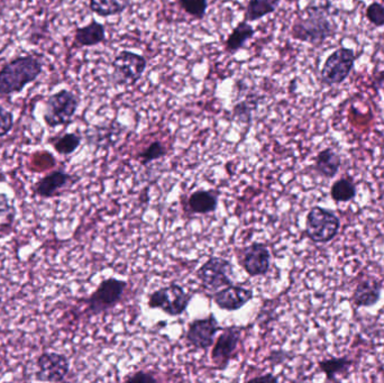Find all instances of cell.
I'll list each match as a JSON object with an SVG mask.
<instances>
[{
	"instance_id": "obj_29",
	"label": "cell",
	"mask_w": 384,
	"mask_h": 383,
	"mask_svg": "<svg viewBox=\"0 0 384 383\" xmlns=\"http://www.w3.org/2000/svg\"><path fill=\"white\" fill-rule=\"evenodd\" d=\"M366 19H369L371 24L374 25L375 28H382L384 26V6L382 3H371L366 8Z\"/></svg>"
},
{
	"instance_id": "obj_25",
	"label": "cell",
	"mask_w": 384,
	"mask_h": 383,
	"mask_svg": "<svg viewBox=\"0 0 384 383\" xmlns=\"http://www.w3.org/2000/svg\"><path fill=\"white\" fill-rule=\"evenodd\" d=\"M356 186L351 178H342L334 182L330 196L335 202H348L356 197Z\"/></svg>"
},
{
	"instance_id": "obj_7",
	"label": "cell",
	"mask_w": 384,
	"mask_h": 383,
	"mask_svg": "<svg viewBox=\"0 0 384 383\" xmlns=\"http://www.w3.org/2000/svg\"><path fill=\"white\" fill-rule=\"evenodd\" d=\"M356 55L354 50L339 48L326 59L321 68V82L326 86L340 85L354 69Z\"/></svg>"
},
{
	"instance_id": "obj_22",
	"label": "cell",
	"mask_w": 384,
	"mask_h": 383,
	"mask_svg": "<svg viewBox=\"0 0 384 383\" xmlns=\"http://www.w3.org/2000/svg\"><path fill=\"white\" fill-rule=\"evenodd\" d=\"M281 0H249L244 12V21H256L273 14L280 6Z\"/></svg>"
},
{
	"instance_id": "obj_1",
	"label": "cell",
	"mask_w": 384,
	"mask_h": 383,
	"mask_svg": "<svg viewBox=\"0 0 384 383\" xmlns=\"http://www.w3.org/2000/svg\"><path fill=\"white\" fill-rule=\"evenodd\" d=\"M336 26L329 19L327 8L321 5L310 3L299 12L291 26L292 39L319 46L333 37Z\"/></svg>"
},
{
	"instance_id": "obj_28",
	"label": "cell",
	"mask_w": 384,
	"mask_h": 383,
	"mask_svg": "<svg viewBox=\"0 0 384 383\" xmlns=\"http://www.w3.org/2000/svg\"><path fill=\"white\" fill-rule=\"evenodd\" d=\"M165 154H166V148L164 144L160 141H154L141 153H138V159L141 161L142 166H148L150 163L165 157Z\"/></svg>"
},
{
	"instance_id": "obj_30",
	"label": "cell",
	"mask_w": 384,
	"mask_h": 383,
	"mask_svg": "<svg viewBox=\"0 0 384 383\" xmlns=\"http://www.w3.org/2000/svg\"><path fill=\"white\" fill-rule=\"evenodd\" d=\"M14 124H15L14 114L0 105V139H3L12 132Z\"/></svg>"
},
{
	"instance_id": "obj_13",
	"label": "cell",
	"mask_w": 384,
	"mask_h": 383,
	"mask_svg": "<svg viewBox=\"0 0 384 383\" xmlns=\"http://www.w3.org/2000/svg\"><path fill=\"white\" fill-rule=\"evenodd\" d=\"M240 262L251 277L267 275L271 268V253L263 243H253L240 251Z\"/></svg>"
},
{
	"instance_id": "obj_33",
	"label": "cell",
	"mask_w": 384,
	"mask_h": 383,
	"mask_svg": "<svg viewBox=\"0 0 384 383\" xmlns=\"http://www.w3.org/2000/svg\"><path fill=\"white\" fill-rule=\"evenodd\" d=\"M254 380H262V381L270 380V381H276V380H278V379H276V377H274L273 375H271V374H269V375H267V377H256V379H254Z\"/></svg>"
},
{
	"instance_id": "obj_27",
	"label": "cell",
	"mask_w": 384,
	"mask_h": 383,
	"mask_svg": "<svg viewBox=\"0 0 384 383\" xmlns=\"http://www.w3.org/2000/svg\"><path fill=\"white\" fill-rule=\"evenodd\" d=\"M183 12L195 21H202L208 10V0H177Z\"/></svg>"
},
{
	"instance_id": "obj_23",
	"label": "cell",
	"mask_w": 384,
	"mask_h": 383,
	"mask_svg": "<svg viewBox=\"0 0 384 383\" xmlns=\"http://www.w3.org/2000/svg\"><path fill=\"white\" fill-rule=\"evenodd\" d=\"M320 371L326 374L327 380L337 381L338 375H345L349 371L353 361L349 357H330L319 362Z\"/></svg>"
},
{
	"instance_id": "obj_21",
	"label": "cell",
	"mask_w": 384,
	"mask_h": 383,
	"mask_svg": "<svg viewBox=\"0 0 384 383\" xmlns=\"http://www.w3.org/2000/svg\"><path fill=\"white\" fill-rule=\"evenodd\" d=\"M132 5V0H89L91 12L100 17L123 14Z\"/></svg>"
},
{
	"instance_id": "obj_5",
	"label": "cell",
	"mask_w": 384,
	"mask_h": 383,
	"mask_svg": "<svg viewBox=\"0 0 384 383\" xmlns=\"http://www.w3.org/2000/svg\"><path fill=\"white\" fill-rule=\"evenodd\" d=\"M111 64V80L115 85L120 87L135 86L141 80L147 68V61L143 55L127 50L119 52Z\"/></svg>"
},
{
	"instance_id": "obj_15",
	"label": "cell",
	"mask_w": 384,
	"mask_h": 383,
	"mask_svg": "<svg viewBox=\"0 0 384 383\" xmlns=\"http://www.w3.org/2000/svg\"><path fill=\"white\" fill-rule=\"evenodd\" d=\"M213 298V302L222 311H236L252 300L253 291L242 286L231 284L216 291Z\"/></svg>"
},
{
	"instance_id": "obj_10",
	"label": "cell",
	"mask_w": 384,
	"mask_h": 383,
	"mask_svg": "<svg viewBox=\"0 0 384 383\" xmlns=\"http://www.w3.org/2000/svg\"><path fill=\"white\" fill-rule=\"evenodd\" d=\"M37 379L46 382H64L70 372V361L64 354L44 352L37 360Z\"/></svg>"
},
{
	"instance_id": "obj_9",
	"label": "cell",
	"mask_w": 384,
	"mask_h": 383,
	"mask_svg": "<svg viewBox=\"0 0 384 383\" xmlns=\"http://www.w3.org/2000/svg\"><path fill=\"white\" fill-rule=\"evenodd\" d=\"M234 266L224 257H211L197 271V278L204 289L215 293L233 284Z\"/></svg>"
},
{
	"instance_id": "obj_26",
	"label": "cell",
	"mask_w": 384,
	"mask_h": 383,
	"mask_svg": "<svg viewBox=\"0 0 384 383\" xmlns=\"http://www.w3.org/2000/svg\"><path fill=\"white\" fill-rule=\"evenodd\" d=\"M258 101L256 97L253 99H245L233 107V118L240 124L251 125L253 119V110L256 108Z\"/></svg>"
},
{
	"instance_id": "obj_18",
	"label": "cell",
	"mask_w": 384,
	"mask_h": 383,
	"mask_svg": "<svg viewBox=\"0 0 384 383\" xmlns=\"http://www.w3.org/2000/svg\"><path fill=\"white\" fill-rule=\"evenodd\" d=\"M256 33V28H253L249 21H240L224 43L226 53L229 55H236L238 51L244 48V46H247V43L249 39H253Z\"/></svg>"
},
{
	"instance_id": "obj_17",
	"label": "cell",
	"mask_w": 384,
	"mask_h": 383,
	"mask_svg": "<svg viewBox=\"0 0 384 383\" xmlns=\"http://www.w3.org/2000/svg\"><path fill=\"white\" fill-rule=\"evenodd\" d=\"M382 284L373 279L361 281L353 293V302L356 307H372L381 299Z\"/></svg>"
},
{
	"instance_id": "obj_24",
	"label": "cell",
	"mask_w": 384,
	"mask_h": 383,
	"mask_svg": "<svg viewBox=\"0 0 384 383\" xmlns=\"http://www.w3.org/2000/svg\"><path fill=\"white\" fill-rule=\"evenodd\" d=\"M82 142V136L78 133H64L48 139V143L53 146L55 151L60 155H71L75 153Z\"/></svg>"
},
{
	"instance_id": "obj_8",
	"label": "cell",
	"mask_w": 384,
	"mask_h": 383,
	"mask_svg": "<svg viewBox=\"0 0 384 383\" xmlns=\"http://www.w3.org/2000/svg\"><path fill=\"white\" fill-rule=\"evenodd\" d=\"M126 288V281L119 279L108 278L102 281L90 297L86 300L88 313L96 316L114 308L120 302V299L123 298Z\"/></svg>"
},
{
	"instance_id": "obj_20",
	"label": "cell",
	"mask_w": 384,
	"mask_h": 383,
	"mask_svg": "<svg viewBox=\"0 0 384 383\" xmlns=\"http://www.w3.org/2000/svg\"><path fill=\"white\" fill-rule=\"evenodd\" d=\"M186 205L192 214H211L218 207V195L211 190H197L190 195Z\"/></svg>"
},
{
	"instance_id": "obj_12",
	"label": "cell",
	"mask_w": 384,
	"mask_h": 383,
	"mask_svg": "<svg viewBox=\"0 0 384 383\" xmlns=\"http://www.w3.org/2000/svg\"><path fill=\"white\" fill-rule=\"evenodd\" d=\"M240 336H242V328L236 326L222 329V334L213 343V351H211V361L217 368L220 370H225L227 368V365L238 351Z\"/></svg>"
},
{
	"instance_id": "obj_14",
	"label": "cell",
	"mask_w": 384,
	"mask_h": 383,
	"mask_svg": "<svg viewBox=\"0 0 384 383\" xmlns=\"http://www.w3.org/2000/svg\"><path fill=\"white\" fill-rule=\"evenodd\" d=\"M78 179L77 175H70L64 170H55L34 184V195L43 199H51L59 196L66 188L78 181Z\"/></svg>"
},
{
	"instance_id": "obj_3",
	"label": "cell",
	"mask_w": 384,
	"mask_h": 383,
	"mask_svg": "<svg viewBox=\"0 0 384 383\" xmlns=\"http://www.w3.org/2000/svg\"><path fill=\"white\" fill-rule=\"evenodd\" d=\"M79 98L69 89L50 95L44 104L43 119L50 128L71 124L79 108Z\"/></svg>"
},
{
	"instance_id": "obj_19",
	"label": "cell",
	"mask_w": 384,
	"mask_h": 383,
	"mask_svg": "<svg viewBox=\"0 0 384 383\" xmlns=\"http://www.w3.org/2000/svg\"><path fill=\"white\" fill-rule=\"evenodd\" d=\"M342 166L340 155L333 148H327L319 152L315 159L314 170L324 178H333L338 173Z\"/></svg>"
},
{
	"instance_id": "obj_16",
	"label": "cell",
	"mask_w": 384,
	"mask_h": 383,
	"mask_svg": "<svg viewBox=\"0 0 384 383\" xmlns=\"http://www.w3.org/2000/svg\"><path fill=\"white\" fill-rule=\"evenodd\" d=\"M106 42V28L96 19H93L84 26L75 28L73 46L75 48H91Z\"/></svg>"
},
{
	"instance_id": "obj_31",
	"label": "cell",
	"mask_w": 384,
	"mask_h": 383,
	"mask_svg": "<svg viewBox=\"0 0 384 383\" xmlns=\"http://www.w3.org/2000/svg\"><path fill=\"white\" fill-rule=\"evenodd\" d=\"M12 202L6 193H0V217L8 216L12 211Z\"/></svg>"
},
{
	"instance_id": "obj_32",
	"label": "cell",
	"mask_w": 384,
	"mask_h": 383,
	"mask_svg": "<svg viewBox=\"0 0 384 383\" xmlns=\"http://www.w3.org/2000/svg\"><path fill=\"white\" fill-rule=\"evenodd\" d=\"M126 381L128 382H138V383H148L155 382L156 377H153L152 374L146 373V372H137L132 377H129Z\"/></svg>"
},
{
	"instance_id": "obj_6",
	"label": "cell",
	"mask_w": 384,
	"mask_h": 383,
	"mask_svg": "<svg viewBox=\"0 0 384 383\" xmlns=\"http://www.w3.org/2000/svg\"><path fill=\"white\" fill-rule=\"evenodd\" d=\"M191 293H186L180 284H171L160 288L148 297V307L161 309L169 316H181L191 302Z\"/></svg>"
},
{
	"instance_id": "obj_11",
	"label": "cell",
	"mask_w": 384,
	"mask_h": 383,
	"mask_svg": "<svg viewBox=\"0 0 384 383\" xmlns=\"http://www.w3.org/2000/svg\"><path fill=\"white\" fill-rule=\"evenodd\" d=\"M222 331L216 317L213 314L204 318H198L189 324L186 340L188 344L198 350H208L215 343L217 333Z\"/></svg>"
},
{
	"instance_id": "obj_4",
	"label": "cell",
	"mask_w": 384,
	"mask_h": 383,
	"mask_svg": "<svg viewBox=\"0 0 384 383\" xmlns=\"http://www.w3.org/2000/svg\"><path fill=\"white\" fill-rule=\"evenodd\" d=\"M339 228L338 216L329 209L316 206L307 215L306 235L314 243H328L336 237Z\"/></svg>"
},
{
	"instance_id": "obj_2",
	"label": "cell",
	"mask_w": 384,
	"mask_h": 383,
	"mask_svg": "<svg viewBox=\"0 0 384 383\" xmlns=\"http://www.w3.org/2000/svg\"><path fill=\"white\" fill-rule=\"evenodd\" d=\"M43 73V62L34 55H19L0 68V95L21 94Z\"/></svg>"
}]
</instances>
